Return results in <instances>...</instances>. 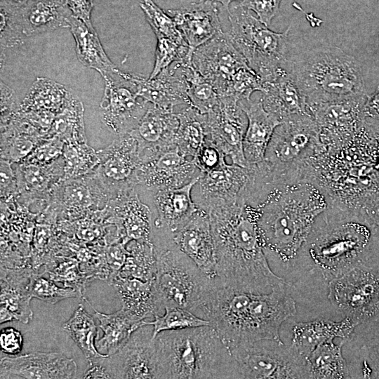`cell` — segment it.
Wrapping results in <instances>:
<instances>
[{
  "label": "cell",
  "instance_id": "2",
  "mask_svg": "<svg viewBox=\"0 0 379 379\" xmlns=\"http://www.w3.org/2000/svg\"><path fill=\"white\" fill-rule=\"evenodd\" d=\"M265 255L295 258L317 217L328 206L324 192L308 181L283 182L266 175L248 197Z\"/></svg>",
  "mask_w": 379,
  "mask_h": 379
},
{
  "label": "cell",
  "instance_id": "56",
  "mask_svg": "<svg viewBox=\"0 0 379 379\" xmlns=\"http://www.w3.org/2000/svg\"><path fill=\"white\" fill-rule=\"evenodd\" d=\"M73 16L89 27H93L91 20L93 0H65Z\"/></svg>",
  "mask_w": 379,
  "mask_h": 379
},
{
  "label": "cell",
  "instance_id": "3",
  "mask_svg": "<svg viewBox=\"0 0 379 379\" xmlns=\"http://www.w3.org/2000/svg\"><path fill=\"white\" fill-rule=\"evenodd\" d=\"M295 312V302L286 293V286L254 293L222 283L213 288L203 307L204 319L230 349L260 340L284 345L280 328Z\"/></svg>",
  "mask_w": 379,
  "mask_h": 379
},
{
  "label": "cell",
  "instance_id": "35",
  "mask_svg": "<svg viewBox=\"0 0 379 379\" xmlns=\"http://www.w3.org/2000/svg\"><path fill=\"white\" fill-rule=\"evenodd\" d=\"M69 28L76 42L79 60L86 67L98 71L102 76L117 69L107 56L93 27H89L72 16Z\"/></svg>",
  "mask_w": 379,
  "mask_h": 379
},
{
  "label": "cell",
  "instance_id": "13",
  "mask_svg": "<svg viewBox=\"0 0 379 379\" xmlns=\"http://www.w3.org/2000/svg\"><path fill=\"white\" fill-rule=\"evenodd\" d=\"M364 95L348 97L308 107L316 121L324 149L338 148L355 136L365 118Z\"/></svg>",
  "mask_w": 379,
  "mask_h": 379
},
{
  "label": "cell",
  "instance_id": "31",
  "mask_svg": "<svg viewBox=\"0 0 379 379\" xmlns=\"http://www.w3.org/2000/svg\"><path fill=\"white\" fill-rule=\"evenodd\" d=\"M93 309L103 332L102 338L96 340L95 346L100 353L108 356L121 349L133 333L143 326L145 321L122 307L112 314H103Z\"/></svg>",
  "mask_w": 379,
  "mask_h": 379
},
{
  "label": "cell",
  "instance_id": "23",
  "mask_svg": "<svg viewBox=\"0 0 379 379\" xmlns=\"http://www.w3.org/2000/svg\"><path fill=\"white\" fill-rule=\"evenodd\" d=\"M110 205L112 219L123 244L132 240L152 243V212L140 201L135 188L118 194L110 200Z\"/></svg>",
  "mask_w": 379,
  "mask_h": 379
},
{
  "label": "cell",
  "instance_id": "6",
  "mask_svg": "<svg viewBox=\"0 0 379 379\" xmlns=\"http://www.w3.org/2000/svg\"><path fill=\"white\" fill-rule=\"evenodd\" d=\"M290 71L309 106L364 95L360 65L337 46H322L290 59ZM309 112V111H308Z\"/></svg>",
  "mask_w": 379,
  "mask_h": 379
},
{
  "label": "cell",
  "instance_id": "32",
  "mask_svg": "<svg viewBox=\"0 0 379 379\" xmlns=\"http://www.w3.org/2000/svg\"><path fill=\"white\" fill-rule=\"evenodd\" d=\"M20 16L24 34L28 36L69 27L73 15L65 0H34Z\"/></svg>",
  "mask_w": 379,
  "mask_h": 379
},
{
  "label": "cell",
  "instance_id": "22",
  "mask_svg": "<svg viewBox=\"0 0 379 379\" xmlns=\"http://www.w3.org/2000/svg\"><path fill=\"white\" fill-rule=\"evenodd\" d=\"M192 55L196 48L222 32L216 2L199 0L175 10H168Z\"/></svg>",
  "mask_w": 379,
  "mask_h": 379
},
{
  "label": "cell",
  "instance_id": "55",
  "mask_svg": "<svg viewBox=\"0 0 379 379\" xmlns=\"http://www.w3.org/2000/svg\"><path fill=\"white\" fill-rule=\"evenodd\" d=\"M357 208L374 227L379 229V187L368 194Z\"/></svg>",
  "mask_w": 379,
  "mask_h": 379
},
{
  "label": "cell",
  "instance_id": "10",
  "mask_svg": "<svg viewBox=\"0 0 379 379\" xmlns=\"http://www.w3.org/2000/svg\"><path fill=\"white\" fill-rule=\"evenodd\" d=\"M283 346L260 340L231 348L241 378H309L307 360Z\"/></svg>",
  "mask_w": 379,
  "mask_h": 379
},
{
  "label": "cell",
  "instance_id": "48",
  "mask_svg": "<svg viewBox=\"0 0 379 379\" xmlns=\"http://www.w3.org/2000/svg\"><path fill=\"white\" fill-rule=\"evenodd\" d=\"M154 68L149 79L157 77L163 69L176 61L185 58L192 60L189 55L190 48L187 46L179 44L167 38H157Z\"/></svg>",
  "mask_w": 379,
  "mask_h": 379
},
{
  "label": "cell",
  "instance_id": "54",
  "mask_svg": "<svg viewBox=\"0 0 379 379\" xmlns=\"http://www.w3.org/2000/svg\"><path fill=\"white\" fill-rule=\"evenodd\" d=\"M20 106L18 105L14 91L1 82V124H7L18 112Z\"/></svg>",
  "mask_w": 379,
  "mask_h": 379
},
{
  "label": "cell",
  "instance_id": "1",
  "mask_svg": "<svg viewBox=\"0 0 379 379\" xmlns=\"http://www.w3.org/2000/svg\"><path fill=\"white\" fill-rule=\"evenodd\" d=\"M210 218L216 277L226 286L265 293L288 285L269 265L259 239L253 208L239 197L213 199L200 206Z\"/></svg>",
  "mask_w": 379,
  "mask_h": 379
},
{
  "label": "cell",
  "instance_id": "21",
  "mask_svg": "<svg viewBox=\"0 0 379 379\" xmlns=\"http://www.w3.org/2000/svg\"><path fill=\"white\" fill-rule=\"evenodd\" d=\"M178 247L208 277H216L215 246L208 212L199 206L188 222L173 234Z\"/></svg>",
  "mask_w": 379,
  "mask_h": 379
},
{
  "label": "cell",
  "instance_id": "42",
  "mask_svg": "<svg viewBox=\"0 0 379 379\" xmlns=\"http://www.w3.org/2000/svg\"><path fill=\"white\" fill-rule=\"evenodd\" d=\"M182 62L190 105L201 114H208L220 102V97L216 90L195 69L191 60H184Z\"/></svg>",
  "mask_w": 379,
  "mask_h": 379
},
{
  "label": "cell",
  "instance_id": "7",
  "mask_svg": "<svg viewBox=\"0 0 379 379\" xmlns=\"http://www.w3.org/2000/svg\"><path fill=\"white\" fill-rule=\"evenodd\" d=\"M152 240L157 258L153 285L159 314L167 307L192 311L211 278L178 247L173 234L153 230Z\"/></svg>",
  "mask_w": 379,
  "mask_h": 379
},
{
  "label": "cell",
  "instance_id": "28",
  "mask_svg": "<svg viewBox=\"0 0 379 379\" xmlns=\"http://www.w3.org/2000/svg\"><path fill=\"white\" fill-rule=\"evenodd\" d=\"M359 324L345 317L339 321L317 319L296 324L293 328V338L290 347L303 359H307L319 345L336 338L347 340Z\"/></svg>",
  "mask_w": 379,
  "mask_h": 379
},
{
  "label": "cell",
  "instance_id": "43",
  "mask_svg": "<svg viewBox=\"0 0 379 379\" xmlns=\"http://www.w3.org/2000/svg\"><path fill=\"white\" fill-rule=\"evenodd\" d=\"M126 262L117 272L122 277H135L142 281L154 279L157 258L152 243L132 240Z\"/></svg>",
  "mask_w": 379,
  "mask_h": 379
},
{
  "label": "cell",
  "instance_id": "46",
  "mask_svg": "<svg viewBox=\"0 0 379 379\" xmlns=\"http://www.w3.org/2000/svg\"><path fill=\"white\" fill-rule=\"evenodd\" d=\"M140 6L157 38L170 39L179 44L188 46L173 18L166 14L152 0H141Z\"/></svg>",
  "mask_w": 379,
  "mask_h": 379
},
{
  "label": "cell",
  "instance_id": "61",
  "mask_svg": "<svg viewBox=\"0 0 379 379\" xmlns=\"http://www.w3.org/2000/svg\"><path fill=\"white\" fill-rule=\"evenodd\" d=\"M370 358L371 359V366L373 367L368 378H379V348L372 352Z\"/></svg>",
  "mask_w": 379,
  "mask_h": 379
},
{
  "label": "cell",
  "instance_id": "51",
  "mask_svg": "<svg viewBox=\"0 0 379 379\" xmlns=\"http://www.w3.org/2000/svg\"><path fill=\"white\" fill-rule=\"evenodd\" d=\"M282 0H241V5L253 11L258 18L269 27L272 19L279 13Z\"/></svg>",
  "mask_w": 379,
  "mask_h": 379
},
{
  "label": "cell",
  "instance_id": "4",
  "mask_svg": "<svg viewBox=\"0 0 379 379\" xmlns=\"http://www.w3.org/2000/svg\"><path fill=\"white\" fill-rule=\"evenodd\" d=\"M159 378H241L230 349L211 325L155 337Z\"/></svg>",
  "mask_w": 379,
  "mask_h": 379
},
{
  "label": "cell",
  "instance_id": "20",
  "mask_svg": "<svg viewBox=\"0 0 379 379\" xmlns=\"http://www.w3.org/2000/svg\"><path fill=\"white\" fill-rule=\"evenodd\" d=\"M138 96L155 107L174 112L175 107L190 105L182 61H176L152 79L131 74Z\"/></svg>",
  "mask_w": 379,
  "mask_h": 379
},
{
  "label": "cell",
  "instance_id": "39",
  "mask_svg": "<svg viewBox=\"0 0 379 379\" xmlns=\"http://www.w3.org/2000/svg\"><path fill=\"white\" fill-rule=\"evenodd\" d=\"M64 176V160L46 165L30 163L20 164L16 168L19 190L29 194H42Z\"/></svg>",
  "mask_w": 379,
  "mask_h": 379
},
{
  "label": "cell",
  "instance_id": "15",
  "mask_svg": "<svg viewBox=\"0 0 379 379\" xmlns=\"http://www.w3.org/2000/svg\"><path fill=\"white\" fill-rule=\"evenodd\" d=\"M193 67L215 88L220 98H227L237 73L248 65L246 58L223 32L193 53Z\"/></svg>",
  "mask_w": 379,
  "mask_h": 379
},
{
  "label": "cell",
  "instance_id": "26",
  "mask_svg": "<svg viewBox=\"0 0 379 379\" xmlns=\"http://www.w3.org/2000/svg\"><path fill=\"white\" fill-rule=\"evenodd\" d=\"M249 167V166H248ZM225 161L219 167L201 172L197 192L193 200L199 206L213 199H230L239 197L249 178V168Z\"/></svg>",
  "mask_w": 379,
  "mask_h": 379
},
{
  "label": "cell",
  "instance_id": "62",
  "mask_svg": "<svg viewBox=\"0 0 379 379\" xmlns=\"http://www.w3.org/2000/svg\"><path fill=\"white\" fill-rule=\"evenodd\" d=\"M213 1H214L216 3L221 4L224 6V8L227 11L232 2L239 1L241 0H213Z\"/></svg>",
  "mask_w": 379,
  "mask_h": 379
},
{
  "label": "cell",
  "instance_id": "52",
  "mask_svg": "<svg viewBox=\"0 0 379 379\" xmlns=\"http://www.w3.org/2000/svg\"><path fill=\"white\" fill-rule=\"evenodd\" d=\"M63 147L62 140L57 137H52L36 147V149L28 157L27 163L46 165L47 161L54 160L61 154Z\"/></svg>",
  "mask_w": 379,
  "mask_h": 379
},
{
  "label": "cell",
  "instance_id": "11",
  "mask_svg": "<svg viewBox=\"0 0 379 379\" xmlns=\"http://www.w3.org/2000/svg\"><path fill=\"white\" fill-rule=\"evenodd\" d=\"M328 299L358 324L379 315V270L363 263L329 281Z\"/></svg>",
  "mask_w": 379,
  "mask_h": 379
},
{
  "label": "cell",
  "instance_id": "41",
  "mask_svg": "<svg viewBox=\"0 0 379 379\" xmlns=\"http://www.w3.org/2000/svg\"><path fill=\"white\" fill-rule=\"evenodd\" d=\"M52 137L67 142H85L83 107L78 98L69 91L67 101L50 128Z\"/></svg>",
  "mask_w": 379,
  "mask_h": 379
},
{
  "label": "cell",
  "instance_id": "53",
  "mask_svg": "<svg viewBox=\"0 0 379 379\" xmlns=\"http://www.w3.org/2000/svg\"><path fill=\"white\" fill-rule=\"evenodd\" d=\"M1 352L9 355L19 354L23 347V337L20 331L12 327L1 330Z\"/></svg>",
  "mask_w": 379,
  "mask_h": 379
},
{
  "label": "cell",
  "instance_id": "60",
  "mask_svg": "<svg viewBox=\"0 0 379 379\" xmlns=\"http://www.w3.org/2000/svg\"><path fill=\"white\" fill-rule=\"evenodd\" d=\"M1 194H4L6 190V188H9L12 182H13L14 176L11 174V168H9L8 164L6 163V161H1Z\"/></svg>",
  "mask_w": 379,
  "mask_h": 379
},
{
  "label": "cell",
  "instance_id": "29",
  "mask_svg": "<svg viewBox=\"0 0 379 379\" xmlns=\"http://www.w3.org/2000/svg\"><path fill=\"white\" fill-rule=\"evenodd\" d=\"M31 272L25 270H1L0 323L19 321L28 324L33 317L32 298L28 289Z\"/></svg>",
  "mask_w": 379,
  "mask_h": 379
},
{
  "label": "cell",
  "instance_id": "8",
  "mask_svg": "<svg viewBox=\"0 0 379 379\" xmlns=\"http://www.w3.org/2000/svg\"><path fill=\"white\" fill-rule=\"evenodd\" d=\"M227 12L232 43L263 83L290 69V27L284 32H273L241 4L229 8Z\"/></svg>",
  "mask_w": 379,
  "mask_h": 379
},
{
  "label": "cell",
  "instance_id": "50",
  "mask_svg": "<svg viewBox=\"0 0 379 379\" xmlns=\"http://www.w3.org/2000/svg\"><path fill=\"white\" fill-rule=\"evenodd\" d=\"M226 156L207 138L194 159L201 172H206L219 167L226 161Z\"/></svg>",
  "mask_w": 379,
  "mask_h": 379
},
{
  "label": "cell",
  "instance_id": "44",
  "mask_svg": "<svg viewBox=\"0 0 379 379\" xmlns=\"http://www.w3.org/2000/svg\"><path fill=\"white\" fill-rule=\"evenodd\" d=\"M62 180L82 177L94 172L98 161V152L85 142H67L63 147Z\"/></svg>",
  "mask_w": 379,
  "mask_h": 379
},
{
  "label": "cell",
  "instance_id": "24",
  "mask_svg": "<svg viewBox=\"0 0 379 379\" xmlns=\"http://www.w3.org/2000/svg\"><path fill=\"white\" fill-rule=\"evenodd\" d=\"M199 175L184 186L152 193L157 211L152 229L174 234L199 210V205L192 198V189L198 182Z\"/></svg>",
  "mask_w": 379,
  "mask_h": 379
},
{
  "label": "cell",
  "instance_id": "16",
  "mask_svg": "<svg viewBox=\"0 0 379 379\" xmlns=\"http://www.w3.org/2000/svg\"><path fill=\"white\" fill-rule=\"evenodd\" d=\"M99 159L94 173L112 199L135 188L141 159L136 140L128 133L119 135L105 149L97 151Z\"/></svg>",
  "mask_w": 379,
  "mask_h": 379
},
{
  "label": "cell",
  "instance_id": "27",
  "mask_svg": "<svg viewBox=\"0 0 379 379\" xmlns=\"http://www.w3.org/2000/svg\"><path fill=\"white\" fill-rule=\"evenodd\" d=\"M239 102L248 119L243 140L244 157L249 165L256 164L264 160L274 131L281 122L265 110L261 99L244 100Z\"/></svg>",
  "mask_w": 379,
  "mask_h": 379
},
{
  "label": "cell",
  "instance_id": "47",
  "mask_svg": "<svg viewBox=\"0 0 379 379\" xmlns=\"http://www.w3.org/2000/svg\"><path fill=\"white\" fill-rule=\"evenodd\" d=\"M28 289L32 298L55 304L64 299L81 297V291L74 288H61L41 275L31 273Z\"/></svg>",
  "mask_w": 379,
  "mask_h": 379
},
{
  "label": "cell",
  "instance_id": "25",
  "mask_svg": "<svg viewBox=\"0 0 379 379\" xmlns=\"http://www.w3.org/2000/svg\"><path fill=\"white\" fill-rule=\"evenodd\" d=\"M179 124L176 112L151 104L136 127L128 133L138 142L140 159L175 144Z\"/></svg>",
  "mask_w": 379,
  "mask_h": 379
},
{
  "label": "cell",
  "instance_id": "45",
  "mask_svg": "<svg viewBox=\"0 0 379 379\" xmlns=\"http://www.w3.org/2000/svg\"><path fill=\"white\" fill-rule=\"evenodd\" d=\"M144 324L153 326V338L165 331L181 330L201 326L211 325L187 309L180 307H167L162 314H156L152 321H144Z\"/></svg>",
  "mask_w": 379,
  "mask_h": 379
},
{
  "label": "cell",
  "instance_id": "12",
  "mask_svg": "<svg viewBox=\"0 0 379 379\" xmlns=\"http://www.w3.org/2000/svg\"><path fill=\"white\" fill-rule=\"evenodd\" d=\"M102 77L105 80L102 120L117 136L126 134L136 127L151 104L138 96L131 74L117 69Z\"/></svg>",
  "mask_w": 379,
  "mask_h": 379
},
{
  "label": "cell",
  "instance_id": "36",
  "mask_svg": "<svg viewBox=\"0 0 379 379\" xmlns=\"http://www.w3.org/2000/svg\"><path fill=\"white\" fill-rule=\"evenodd\" d=\"M347 340L339 344L333 340L317 347L306 359L309 378L343 379L349 378V371L342 354V347Z\"/></svg>",
  "mask_w": 379,
  "mask_h": 379
},
{
  "label": "cell",
  "instance_id": "57",
  "mask_svg": "<svg viewBox=\"0 0 379 379\" xmlns=\"http://www.w3.org/2000/svg\"><path fill=\"white\" fill-rule=\"evenodd\" d=\"M364 114L365 117H369L379 119V86L365 101Z\"/></svg>",
  "mask_w": 379,
  "mask_h": 379
},
{
  "label": "cell",
  "instance_id": "49",
  "mask_svg": "<svg viewBox=\"0 0 379 379\" xmlns=\"http://www.w3.org/2000/svg\"><path fill=\"white\" fill-rule=\"evenodd\" d=\"M1 47H13L22 43L24 34L20 14L1 7Z\"/></svg>",
  "mask_w": 379,
  "mask_h": 379
},
{
  "label": "cell",
  "instance_id": "18",
  "mask_svg": "<svg viewBox=\"0 0 379 379\" xmlns=\"http://www.w3.org/2000/svg\"><path fill=\"white\" fill-rule=\"evenodd\" d=\"M248 119L239 101L232 98H220L219 104L206 114L208 138L232 163L248 168L244 154L243 140Z\"/></svg>",
  "mask_w": 379,
  "mask_h": 379
},
{
  "label": "cell",
  "instance_id": "17",
  "mask_svg": "<svg viewBox=\"0 0 379 379\" xmlns=\"http://www.w3.org/2000/svg\"><path fill=\"white\" fill-rule=\"evenodd\" d=\"M194 160L185 156L176 144L141 160L136 185L153 193L184 186L200 175Z\"/></svg>",
  "mask_w": 379,
  "mask_h": 379
},
{
  "label": "cell",
  "instance_id": "9",
  "mask_svg": "<svg viewBox=\"0 0 379 379\" xmlns=\"http://www.w3.org/2000/svg\"><path fill=\"white\" fill-rule=\"evenodd\" d=\"M321 149L319 131L309 113L290 116L276 127L264 161L274 171L302 168Z\"/></svg>",
  "mask_w": 379,
  "mask_h": 379
},
{
  "label": "cell",
  "instance_id": "14",
  "mask_svg": "<svg viewBox=\"0 0 379 379\" xmlns=\"http://www.w3.org/2000/svg\"><path fill=\"white\" fill-rule=\"evenodd\" d=\"M97 360L105 367L110 378H159L153 326L139 327L117 352Z\"/></svg>",
  "mask_w": 379,
  "mask_h": 379
},
{
  "label": "cell",
  "instance_id": "33",
  "mask_svg": "<svg viewBox=\"0 0 379 379\" xmlns=\"http://www.w3.org/2000/svg\"><path fill=\"white\" fill-rule=\"evenodd\" d=\"M110 284L117 291L122 308L142 320L160 314L154 291V280L142 281L117 273L110 279Z\"/></svg>",
  "mask_w": 379,
  "mask_h": 379
},
{
  "label": "cell",
  "instance_id": "38",
  "mask_svg": "<svg viewBox=\"0 0 379 379\" xmlns=\"http://www.w3.org/2000/svg\"><path fill=\"white\" fill-rule=\"evenodd\" d=\"M176 114L180 124L175 142L185 156L194 159L208 138L206 114L190 105Z\"/></svg>",
  "mask_w": 379,
  "mask_h": 379
},
{
  "label": "cell",
  "instance_id": "59",
  "mask_svg": "<svg viewBox=\"0 0 379 379\" xmlns=\"http://www.w3.org/2000/svg\"><path fill=\"white\" fill-rule=\"evenodd\" d=\"M90 367L83 378H110L105 367L97 359L89 363Z\"/></svg>",
  "mask_w": 379,
  "mask_h": 379
},
{
  "label": "cell",
  "instance_id": "40",
  "mask_svg": "<svg viewBox=\"0 0 379 379\" xmlns=\"http://www.w3.org/2000/svg\"><path fill=\"white\" fill-rule=\"evenodd\" d=\"M63 329L80 348L89 363L107 357L98 352L95 346L98 327L93 317L80 304L72 316L62 325Z\"/></svg>",
  "mask_w": 379,
  "mask_h": 379
},
{
  "label": "cell",
  "instance_id": "34",
  "mask_svg": "<svg viewBox=\"0 0 379 379\" xmlns=\"http://www.w3.org/2000/svg\"><path fill=\"white\" fill-rule=\"evenodd\" d=\"M59 185L60 201L64 207L77 211L98 208L112 199L94 173L67 180Z\"/></svg>",
  "mask_w": 379,
  "mask_h": 379
},
{
  "label": "cell",
  "instance_id": "19",
  "mask_svg": "<svg viewBox=\"0 0 379 379\" xmlns=\"http://www.w3.org/2000/svg\"><path fill=\"white\" fill-rule=\"evenodd\" d=\"M0 371L1 378H75L77 366L62 353L34 352L1 357Z\"/></svg>",
  "mask_w": 379,
  "mask_h": 379
},
{
  "label": "cell",
  "instance_id": "37",
  "mask_svg": "<svg viewBox=\"0 0 379 379\" xmlns=\"http://www.w3.org/2000/svg\"><path fill=\"white\" fill-rule=\"evenodd\" d=\"M69 93L63 85L47 78L39 77L25 98L20 106V112L56 116L65 107Z\"/></svg>",
  "mask_w": 379,
  "mask_h": 379
},
{
  "label": "cell",
  "instance_id": "5",
  "mask_svg": "<svg viewBox=\"0 0 379 379\" xmlns=\"http://www.w3.org/2000/svg\"><path fill=\"white\" fill-rule=\"evenodd\" d=\"M373 228L358 208L329 204L316 219L302 248L331 280L363 263Z\"/></svg>",
  "mask_w": 379,
  "mask_h": 379
},
{
  "label": "cell",
  "instance_id": "30",
  "mask_svg": "<svg viewBox=\"0 0 379 379\" xmlns=\"http://www.w3.org/2000/svg\"><path fill=\"white\" fill-rule=\"evenodd\" d=\"M263 88L260 99L264 108L281 122L293 114L309 113L305 98L290 69L272 81L263 83Z\"/></svg>",
  "mask_w": 379,
  "mask_h": 379
},
{
  "label": "cell",
  "instance_id": "58",
  "mask_svg": "<svg viewBox=\"0 0 379 379\" xmlns=\"http://www.w3.org/2000/svg\"><path fill=\"white\" fill-rule=\"evenodd\" d=\"M0 7L13 13L21 14L34 0H0Z\"/></svg>",
  "mask_w": 379,
  "mask_h": 379
}]
</instances>
